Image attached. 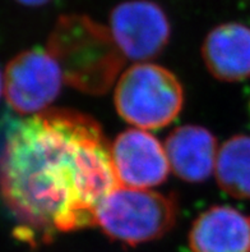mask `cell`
<instances>
[{"mask_svg": "<svg viewBox=\"0 0 250 252\" xmlns=\"http://www.w3.org/2000/svg\"><path fill=\"white\" fill-rule=\"evenodd\" d=\"M120 186L96 119L53 108L22 122L0 155V195L32 246L97 225L98 206Z\"/></svg>", "mask_w": 250, "mask_h": 252, "instance_id": "1", "label": "cell"}, {"mask_svg": "<svg viewBox=\"0 0 250 252\" xmlns=\"http://www.w3.org/2000/svg\"><path fill=\"white\" fill-rule=\"evenodd\" d=\"M46 50L59 64L64 82L93 96L108 93L125 63L110 30L77 13L57 18Z\"/></svg>", "mask_w": 250, "mask_h": 252, "instance_id": "2", "label": "cell"}, {"mask_svg": "<svg viewBox=\"0 0 250 252\" xmlns=\"http://www.w3.org/2000/svg\"><path fill=\"white\" fill-rule=\"evenodd\" d=\"M177 215L179 202L174 193L119 186L98 206L97 225L111 241L134 247L167 234Z\"/></svg>", "mask_w": 250, "mask_h": 252, "instance_id": "3", "label": "cell"}, {"mask_svg": "<svg viewBox=\"0 0 250 252\" xmlns=\"http://www.w3.org/2000/svg\"><path fill=\"white\" fill-rule=\"evenodd\" d=\"M114 102L117 114L125 122L140 129H159L180 114L184 89L167 68L137 63L119 77Z\"/></svg>", "mask_w": 250, "mask_h": 252, "instance_id": "4", "label": "cell"}, {"mask_svg": "<svg viewBox=\"0 0 250 252\" xmlns=\"http://www.w3.org/2000/svg\"><path fill=\"white\" fill-rule=\"evenodd\" d=\"M64 77L48 50L32 49L17 54L4 72V95L10 108L21 114L48 109L61 93Z\"/></svg>", "mask_w": 250, "mask_h": 252, "instance_id": "5", "label": "cell"}, {"mask_svg": "<svg viewBox=\"0 0 250 252\" xmlns=\"http://www.w3.org/2000/svg\"><path fill=\"white\" fill-rule=\"evenodd\" d=\"M110 32L125 58L149 61L170 41L171 25L162 6L152 0H125L111 10Z\"/></svg>", "mask_w": 250, "mask_h": 252, "instance_id": "6", "label": "cell"}, {"mask_svg": "<svg viewBox=\"0 0 250 252\" xmlns=\"http://www.w3.org/2000/svg\"><path fill=\"white\" fill-rule=\"evenodd\" d=\"M111 159L123 187L144 189L164 183L170 172L167 154L153 134L127 129L111 145Z\"/></svg>", "mask_w": 250, "mask_h": 252, "instance_id": "7", "label": "cell"}, {"mask_svg": "<svg viewBox=\"0 0 250 252\" xmlns=\"http://www.w3.org/2000/svg\"><path fill=\"white\" fill-rule=\"evenodd\" d=\"M192 252H250V215L215 205L203 211L189 230Z\"/></svg>", "mask_w": 250, "mask_h": 252, "instance_id": "8", "label": "cell"}, {"mask_svg": "<svg viewBox=\"0 0 250 252\" xmlns=\"http://www.w3.org/2000/svg\"><path fill=\"white\" fill-rule=\"evenodd\" d=\"M203 62L215 78L240 82L250 77V27L227 22L211 30L202 46Z\"/></svg>", "mask_w": 250, "mask_h": 252, "instance_id": "9", "label": "cell"}, {"mask_svg": "<svg viewBox=\"0 0 250 252\" xmlns=\"http://www.w3.org/2000/svg\"><path fill=\"white\" fill-rule=\"evenodd\" d=\"M171 169L188 183H202L211 177L217 159V140L202 126L175 128L165 141Z\"/></svg>", "mask_w": 250, "mask_h": 252, "instance_id": "10", "label": "cell"}, {"mask_svg": "<svg viewBox=\"0 0 250 252\" xmlns=\"http://www.w3.org/2000/svg\"><path fill=\"white\" fill-rule=\"evenodd\" d=\"M216 179L227 195L250 198V136L236 134L220 147Z\"/></svg>", "mask_w": 250, "mask_h": 252, "instance_id": "11", "label": "cell"}, {"mask_svg": "<svg viewBox=\"0 0 250 252\" xmlns=\"http://www.w3.org/2000/svg\"><path fill=\"white\" fill-rule=\"evenodd\" d=\"M19 4L26 6H32V8H36V6H42L46 5L51 1V0H16Z\"/></svg>", "mask_w": 250, "mask_h": 252, "instance_id": "12", "label": "cell"}, {"mask_svg": "<svg viewBox=\"0 0 250 252\" xmlns=\"http://www.w3.org/2000/svg\"><path fill=\"white\" fill-rule=\"evenodd\" d=\"M4 94V74L0 70V97Z\"/></svg>", "mask_w": 250, "mask_h": 252, "instance_id": "13", "label": "cell"}]
</instances>
